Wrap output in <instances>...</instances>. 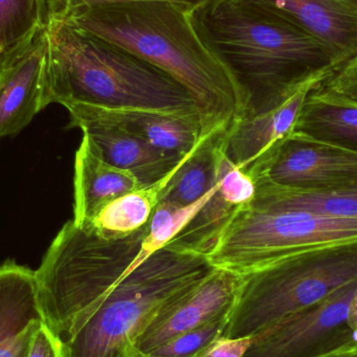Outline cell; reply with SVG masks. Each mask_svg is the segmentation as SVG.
<instances>
[{
  "mask_svg": "<svg viewBox=\"0 0 357 357\" xmlns=\"http://www.w3.org/2000/svg\"><path fill=\"white\" fill-rule=\"evenodd\" d=\"M195 8L169 1H128L47 13L105 38L169 73L192 98L202 138L228 132L247 98L202 40Z\"/></svg>",
  "mask_w": 357,
  "mask_h": 357,
  "instance_id": "6da1fadb",
  "label": "cell"
},
{
  "mask_svg": "<svg viewBox=\"0 0 357 357\" xmlns=\"http://www.w3.org/2000/svg\"><path fill=\"white\" fill-rule=\"evenodd\" d=\"M193 22L245 94V113L275 108L339 69L305 31L243 0H210L195 8Z\"/></svg>",
  "mask_w": 357,
  "mask_h": 357,
  "instance_id": "7a4b0ae2",
  "label": "cell"
},
{
  "mask_svg": "<svg viewBox=\"0 0 357 357\" xmlns=\"http://www.w3.org/2000/svg\"><path fill=\"white\" fill-rule=\"evenodd\" d=\"M43 108L69 102L197 115L189 92L169 73L68 21L47 16Z\"/></svg>",
  "mask_w": 357,
  "mask_h": 357,
  "instance_id": "3957f363",
  "label": "cell"
},
{
  "mask_svg": "<svg viewBox=\"0 0 357 357\" xmlns=\"http://www.w3.org/2000/svg\"><path fill=\"white\" fill-rule=\"evenodd\" d=\"M149 222L135 232L108 237L69 220L35 271L46 325L62 342L75 335L113 289L151 253Z\"/></svg>",
  "mask_w": 357,
  "mask_h": 357,
  "instance_id": "277c9868",
  "label": "cell"
},
{
  "mask_svg": "<svg viewBox=\"0 0 357 357\" xmlns=\"http://www.w3.org/2000/svg\"><path fill=\"white\" fill-rule=\"evenodd\" d=\"M215 268L206 254L171 241L142 260L91 319L62 342L63 356L115 357L133 351L160 312Z\"/></svg>",
  "mask_w": 357,
  "mask_h": 357,
  "instance_id": "5b68a950",
  "label": "cell"
},
{
  "mask_svg": "<svg viewBox=\"0 0 357 357\" xmlns=\"http://www.w3.org/2000/svg\"><path fill=\"white\" fill-rule=\"evenodd\" d=\"M357 280V238L303 248L241 276L222 335L253 337Z\"/></svg>",
  "mask_w": 357,
  "mask_h": 357,
  "instance_id": "8992f818",
  "label": "cell"
},
{
  "mask_svg": "<svg viewBox=\"0 0 357 357\" xmlns=\"http://www.w3.org/2000/svg\"><path fill=\"white\" fill-rule=\"evenodd\" d=\"M354 238L357 220L282 207L255 190L229 216L206 255L215 268L243 276L303 248Z\"/></svg>",
  "mask_w": 357,
  "mask_h": 357,
  "instance_id": "52a82bcc",
  "label": "cell"
},
{
  "mask_svg": "<svg viewBox=\"0 0 357 357\" xmlns=\"http://www.w3.org/2000/svg\"><path fill=\"white\" fill-rule=\"evenodd\" d=\"M357 280L256 335L243 357H317L356 342L348 322Z\"/></svg>",
  "mask_w": 357,
  "mask_h": 357,
  "instance_id": "ba28073f",
  "label": "cell"
},
{
  "mask_svg": "<svg viewBox=\"0 0 357 357\" xmlns=\"http://www.w3.org/2000/svg\"><path fill=\"white\" fill-rule=\"evenodd\" d=\"M248 175L296 188H333L357 182V153L291 132Z\"/></svg>",
  "mask_w": 357,
  "mask_h": 357,
  "instance_id": "9c48e42d",
  "label": "cell"
},
{
  "mask_svg": "<svg viewBox=\"0 0 357 357\" xmlns=\"http://www.w3.org/2000/svg\"><path fill=\"white\" fill-rule=\"evenodd\" d=\"M47 21L0 64V139L17 135L43 110Z\"/></svg>",
  "mask_w": 357,
  "mask_h": 357,
  "instance_id": "30bf717a",
  "label": "cell"
},
{
  "mask_svg": "<svg viewBox=\"0 0 357 357\" xmlns=\"http://www.w3.org/2000/svg\"><path fill=\"white\" fill-rule=\"evenodd\" d=\"M241 283V275L216 268L199 284L169 303L136 342L148 354L174 337L199 328L229 314Z\"/></svg>",
  "mask_w": 357,
  "mask_h": 357,
  "instance_id": "8fae6325",
  "label": "cell"
},
{
  "mask_svg": "<svg viewBox=\"0 0 357 357\" xmlns=\"http://www.w3.org/2000/svg\"><path fill=\"white\" fill-rule=\"evenodd\" d=\"M63 107L70 115L69 127L96 123L117 128L175 156H186L202 140L201 125L197 115L139 109H109L75 102Z\"/></svg>",
  "mask_w": 357,
  "mask_h": 357,
  "instance_id": "7c38bea8",
  "label": "cell"
},
{
  "mask_svg": "<svg viewBox=\"0 0 357 357\" xmlns=\"http://www.w3.org/2000/svg\"><path fill=\"white\" fill-rule=\"evenodd\" d=\"M318 41L337 66L357 58V0H243Z\"/></svg>",
  "mask_w": 357,
  "mask_h": 357,
  "instance_id": "4fadbf2b",
  "label": "cell"
},
{
  "mask_svg": "<svg viewBox=\"0 0 357 357\" xmlns=\"http://www.w3.org/2000/svg\"><path fill=\"white\" fill-rule=\"evenodd\" d=\"M45 324L35 271L13 260L0 264V357H29Z\"/></svg>",
  "mask_w": 357,
  "mask_h": 357,
  "instance_id": "5bb4252c",
  "label": "cell"
},
{
  "mask_svg": "<svg viewBox=\"0 0 357 357\" xmlns=\"http://www.w3.org/2000/svg\"><path fill=\"white\" fill-rule=\"evenodd\" d=\"M323 83L324 82L316 81L306 84L287 100L270 110L241 115L225 137V153L228 158L248 174L294 131L308 94L321 87Z\"/></svg>",
  "mask_w": 357,
  "mask_h": 357,
  "instance_id": "9a60e30c",
  "label": "cell"
},
{
  "mask_svg": "<svg viewBox=\"0 0 357 357\" xmlns=\"http://www.w3.org/2000/svg\"><path fill=\"white\" fill-rule=\"evenodd\" d=\"M73 222L89 226L96 214L113 199L146 188L133 174L107 162L98 146L84 134L75 159Z\"/></svg>",
  "mask_w": 357,
  "mask_h": 357,
  "instance_id": "2e32d148",
  "label": "cell"
},
{
  "mask_svg": "<svg viewBox=\"0 0 357 357\" xmlns=\"http://www.w3.org/2000/svg\"><path fill=\"white\" fill-rule=\"evenodd\" d=\"M79 129L94 142L107 162L133 174L144 187L167 178L187 157L167 154L117 128L86 123Z\"/></svg>",
  "mask_w": 357,
  "mask_h": 357,
  "instance_id": "e0dca14e",
  "label": "cell"
},
{
  "mask_svg": "<svg viewBox=\"0 0 357 357\" xmlns=\"http://www.w3.org/2000/svg\"><path fill=\"white\" fill-rule=\"evenodd\" d=\"M293 132L357 153V102L321 86L308 94Z\"/></svg>",
  "mask_w": 357,
  "mask_h": 357,
  "instance_id": "ac0fdd59",
  "label": "cell"
},
{
  "mask_svg": "<svg viewBox=\"0 0 357 357\" xmlns=\"http://www.w3.org/2000/svg\"><path fill=\"white\" fill-rule=\"evenodd\" d=\"M256 192L282 207L329 218L357 220V182L333 188L303 189L255 180Z\"/></svg>",
  "mask_w": 357,
  "mask_h": 357,
  "instance_id": "d6986e66",
  "label": "cell"
},
{
  "mask_svg": "<svg viewBox=\"0 0 357 357\" xmlns=\"http://www.w3.org/2000/svg\"><path fill=\"white\" fill-rule=\"evenodd\" d=\"M226 134L216 132L202 138L174 172L159 202L188 207L207 195L215 182V149Z\"/></svg>",
  "mask_w": 357,
  "mask_h": 357,
  "instance_id": "ffe728a7",
  "label": "cell"
},
{
  "mask_svg": "<svg viewBox=\"0 0 357 357\" xmlns=\"http://www.w3.org/2000/svg\"><path fill=\"white\" fill-rule=\"evenodd\" d=\"M175 171L152 186L113 199L96 214L88 227L108 237L123 236L139 230L148 224L159 202L161 191Z\"/></svg>",
  "mask_w": 357,
  "mask_h": 357,
  "instance_id": "44dd1931",
  "label": "cell"
},
{
  "mask_svg": "<svg viewBox=\"0 0 357 357\" xmlns=\"http://www.w3.org/2000/svg\"><path fill=\"white\" fill-rule=\"evenodd\" d=\"M46 21V0H0V64Z\"/></svg>",
  "mask_w": 357,
  "mask_h": 357,
  "instance_id": "7402d4cb",
  "label": "cell"
},
{
  "mask_svg": "<svg viewBox=\"0 0 357 357\" xmlns=\"http://www.w3.org/2000/svg\"><path fill=\"white\" fill-rule=\"evenodd\" d=\"M214 184L203 199L188 207H181L165 202L157 203L149 220V236L155 250L165 247L180 234L206 203L213 190Z\"/></svg>",
  "mask_w": 357,
  "mask_h": 357,
  "instance_id": "603a6c76",
  "label": "cell"
},
{
  "mask_svg": "<svg viewBox=\"0 0 357 357\" xmlns=\"http://www.w3.org/2000/svg\"><path fill=\"white\" fill-rule=\"evenodd\" d=\"M227 317L228 314L182 333L148 354L150 357H195L210 342L222 335Z\"/></svg>",
  "mask_w": 357,
  "mask_h": 357,
  "instance_id": "cb8c5ba5",
  "label": "cell"
},
{
  "mask_svg": "<svg viewBox=\"0 0 357 357\" xmlns=\"http://www.w3.org/2000/svg\"><path fill=\"white\" fill-rule=\"evenodd\" d=\"M322 88L337 96L357 102V58L337 69L333 75L323 83Z\"/></svg>",
  "mask_w": 357,
  "mask_h": 357,
  "instance_id": "d4e9b609",
  "label": "cell"
},
{
  "mask_svg": "<svg viewBox=\"0 0 357 357\" xmlns=\"http://www.w3.org/2000/svg\"><path fill=\"white\" fill-rule=\"evenodd\" d=\"M253 337H215L203 348L195 357H243L249 350Z\"/></svg>",
  "mask_w": 357,
  "mask_h": 357,
  "instance_id": "484cf974",
  "label": "cell"
},
{
  "mask_svg": "<svg viewBox=\"0 0 357 357\" xmlns=\"http://www.w3.org/2000/svg\"><path fill=\"white\" fill-rule=\"evenodd\" d=\"M128 1H169L187 4L197 8L210 0H48L47 13L58 10H73V8H87V6H102V4L117 3Z\"/></svg>",
  "mask_w": 357,
  "mask_h": 357,
  "instance_id": "4316f807",
  "label": "cell"
},
{
  "mask_svg": "<svg viewBox=\"0 0 357 357\" xmlns=\"http://www.w3.org/2000/svg\"><path fill=\"white\" fill-rule=\"evenodd\" d=\"M29 357H64L62 341L47 325H44L36 335Z\"/></svg>",
  "mask_w": 357,
  "mask_h": 357,
  "instance_id": "83f0119b",
  "label": "cell"
},
{
  "mask_svg": "<svg viewBox=\"0 0 357 357\" xmlns=\"http://www.w3.org/2000/svg\"><path fill=\"white\" fill-rule=\"evenodd\" d=\"M317 357H357V343L352 342V343L346 344L342 347Z\"/></svg>",
  "mask_w": 357,
  "mask_h": 357,
  "instance_id": "f1b7e54d",
  "label": "cell"
},
{
  "mask_svg": "<svg viewBox=\"0 0 357 357\" xmlns=\"http://www.w3.org/2000/svg\"><path fill=\"white\" fill-rule=\"evenodd\" d=\"M348 322L352 331L357 335V291L350 304L349 317H348Z\"/></svg>",
  "mask_w": 357,
  "mask_h": 357,
  "instance_id": "f546056e",
  "label": "cell"
},
{
  "mask_svg": "<svg viewBox=\"0 0 357 357\" xmlns=\"http://www.w3.org/2000/svg\"><path fill=\"white\" fill-rule=\"evenodd\" d=\"M115 357H150V356H149V354H142V352H140L139 350L135 349L132 352H129V354H123V356Z\"/></svg>",
  "mask_w": 357,
  "mask_h": 357,
  "instance_id": "4dcf8cb0",
  "label": "cell"
},
{
  "mask_svg": "<svg viewBox=\"0 0 357 357\" xmlns=\"http://www.w3.org/2000/svg\"><path fill=\"white\" fill-rule=\"evenodd\" d=\"M46 1H48V0H46Z\"/></svg>",
  "mask_w": 357,
  "mask_h": 357,
  "instance_id": "1f68e13d",
  "label": "cell"
}]
</instances>
